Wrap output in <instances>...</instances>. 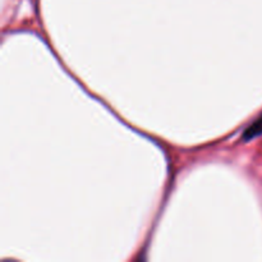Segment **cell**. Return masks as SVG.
Returning a JSON list of instances; mask_svg holds the SVG:
<instances>
[{"label":"cell","instance_id":"1","mask_svg":"<svg viewBox=\"0 0 262 262\" xmlns=\"http://www.w3.org/2000/svg\"><path fill=\"white\" fill-rule=\"evenodd\" d=\"M261 135H262V115L261 117H258L252 124H250L247 128H246L245 132H243L242 135V140L251 141Z\"/></svg>","mask_w":262,"mask_h":262}]
</instances>
